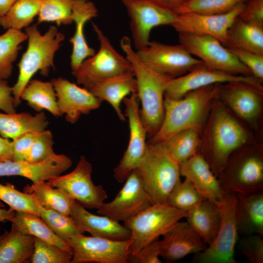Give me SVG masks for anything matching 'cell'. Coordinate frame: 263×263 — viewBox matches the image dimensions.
<instances>
[{"mask_svg":"<svg viewBox=\"0 0 263 263\" xmlns=\"http://www.w3.org/2000/svg\"><path fill=\"white\" fill-rule=\"evenodd\" d=\"M209 116L201 139L200 153L218 177L230 155L245 146L249 140L245 129L222 104L217 98L213 100Z\"/></svg>","mask_w":263,"mask_h":263,"instance_id":"1","label":"cell"},{"mask_svg":"<svg viewBox=\"0 0 263 263\" xmlns=\"http://www.w3.org/2000/svg\"><path fill=\"white\" fill-rule=\"evenodd\" d=\"M216 84L192 91L179 99L164 97V116L148 143H163L175 134L190 128L202 129L217 96Z\"/></svg>","mask_w":263,"mask_h":263,"instance_id":"2","label":"cell"},{"mask_svg":"<svg viewBox=\"0 0 263 263\" xmlns=\"http://www.w3.org/2000/svg\"><path fill=\"white\" fill-rule=\"evenodd\" d=\"M121 47L130 62L137 85V94L141 104L140 117L150 138L158 130L164 116V97L166 86L172 77L157 72L144 64L131 45L123 37Z\"/></svg>","mask_w":263,"mask_h":263,"instance_id":"3","label":"cell"},{"mask_svg":"<svg viewBox=\"0 0 263 263\" xmlns=\"http://www.w3.org/2000/svg\"><path fill=\"white\" fill-rule=\"evenodd\" d=\"M28 37V46L18 64L19 74L12 87L15 106L21 103L20 95L33 76L38 71L44 76L55 68L54 56L65 39L56 26H50L47 31L41 34L37 24L25 28Z\"/></svg>","mask_w":263,"mask_h":263,"instance_id":"4","label":"cell"},{"mask_svg":"<svg viewBox=\"0 0 263 263\" xmlns=\"http://www.w3.org/2000/svg\"><path fill=\"white\" fill-rule=\"evenodd\" d=\"M153 204L167 203L168 196L180 181V165L163 144L148 143L146 153L136 169Z\"/></svg>","mask_w":263,"mask_h":263,"instance_id":"5","label":"cell"},{"mask_svg":"<svg viewBox=\"0 0 263 263\" xmlns=\"http://www.w3.org/2000/svg\"><path fill=\"white\" fill-rule=\"evenodd\" d=\"M243 147L230 155L218 177L220 186L226 194L246 195L263 191L262 150L258 147Z\"/></svg>","mask_w":263,"mask_h":263,"instance_id":"6","label":"cell"},{"mask_svg":"<svg viewBox=\"0 0 263 263\" xmlns=\"http://www.w3.org/2000/svg\"><path fill=\"white\" fill-rule=\"evenodd\" d=\"M93 28L99 43L98 51L85 59L72 72L77 83L90 91L96 84L116 76L133 74L129 60L114 48L101 29L93 23Z\"/></svg>","mask_w":263,"mask_h":263,"instance_id":"7","label":"cell"},{"mask_svg":"<svg viewBox=\"0 0 263 263\" xmlns=\"http://www.w3.org/2000/svg\"><path fill=\"white\" fill-rule=\"evenodd\" d=\"M187 216V212L167 203H156L124 221L123 225L131 233L129 254L163 236Z\"/></svg>","mask_w":263,"mask_h":263,"instance_id":"8","label":"cell"},{"mask_svg":"<svg viewBox=\"0 0 263 263\" xmlns=\"http://www.w3.org/2000/svg\"><path fill=\"white\" fill-rule=\"evenodd\" d=\"M237 194H226L219 207L221 223L212 242L206 248L195 254L193 261L199 263H237L235 249L238 239L236 218Z\"/></svg>","mask_w":263,"mask_h":263,"instance_id":"9","label":"cell"},{"mask_svg":"<svg viewBox=\"0 0 263 263\" xmlns=\"http://www.w3.org/2000/svg\"><path fill=\"white\" fill-rule=\"evenodd\" d=\"M178 38L180 44L192 56L199 57L207 67L233 75H252L235 55L215 38L179 33Z\"/></svg>","mask_w":263,"mask_h":263,"instance_id":"10","label":"cell"},{"mask_svg":"<svg viewBox=\"0 0 263 263\" xmlns=\"http://www.w3.org/2000/svg\"><path fill=\"white\" fill-rule=\"evenodd\" d=\"M130 19V27L136 51L143 49L150 42V34L155 27L170 25L178 14L152 0H122Z\"/></svg>","mask_w":263,"mask_h":263,"instance_id":"11","label":"cell"},{"mask_svg":"<svg viewBox=\"0 0 263 263\" xmlns=\"http://www.w3.org/2000/svg\"><path fill=\"white\" fill-rule=\"evenodd\" d=\"M92 164L81 155L75 169L64 175H60L47 181L52 187L62 190L70 198L84 207L98 209L108 196L101 185L92 181Z\"/></svg>","mask_w":263,"mask_h":263,"instance_id":"12","label":"cell"},{"mask_svg":"<svg viewBox=\"0 0 263 263\" xmlns=\"http://www.w3.org/2000/svg\"><path fill=\"white\" fill-rule=\"evenodd\" d=\"M136 53L147 66L172 78L181 76L203 63L181 44L169 45L150 41L147 46Z\"/></svg>","mask_w":263,"mask_h":263,"instance_id":"13","label":"cell"},{"mask_svg":"<svg viewBox=\"0 0 263 263\" xmlns=\"http://www.w3.org/2000/svg\"><path fill=\"white\" fill-rule=\"evenodd\" d=\"M125 115L128 118L130 137L128 147L119 163L113 169V176L118 183H123L137 169L146 153L148 143L147 131L140 115L139 100L137 92L125 97Z\"/></svg>","mask_w":263,"mask_h":263,"instance_id":"14","label":"cell"},{"mask_svg":"<svg viewBox=\"0 0 263 263\" xmlns=\"http://www.w3.org/2000/svg\"><path fill=\"white\" fill-rule=\"evenodd\" d=\"M71 247V263H128L130 240L115 241L83 234L67 242Z\"/></svg>","mask_w":263,"mask_h":263,"instance_id":"15","label":"cell"},{"mask_svg":"<svg viewBox=\"0 0 263 263\" xmlns=\"http://www.w3.org/2000/svg\"><path fill=\"white\" fill-rule=\"evenodd\" d=\"M262 81L253 75H233L208 68L203 63L181 76L171 78L166 86L165 96L179 99L202 87L232 82H244L263 88Z\"/></svg>","mask_w":263,"mask_h":263,"instance_id":"16","label":"cell"},{"mask_svg":"<svg viewBox=\"0 0 263 263\" xmlns=\"http://www.w3.org/2000/svg\"><path fill=\"white\" fill-rule=\"evenodd\" d=\"M152 205V201L135 169L126 179L115 197L110 202H104L97 209V213L119 222H124Z\"/></svg>","mask_w":263,"mask_h":263,"instance_id":"17","label":"cell"},{"mask_svg":"<svg viewBox=\"0 0 263 263\" xmlns=\"http://www.w3.org/2000/svg\"><path fill=\"white\" fill-rule=\"evenodd\" d=\"M238 4L231 11L221 14H202L187 12L178 14L171 26L179 33L208 35L218 39L225 45L227 32L245 6Z\"/></svg>","mask_w":263,"mask_h":263,"instance_id":"18","label":"cell"},{"mask_svg":"<svg viewBox=\"0 0 263 263\" xmlns=\"http://www.w3.org/2000/svg\"><path fill=\"white\" fill-rule=\"evenodd\" d=\"M216 85L217 97L240 117L253 124L261 112L263 88L244 82Z\"/></svg>","mask_w":263,"mask_h":263,"instance_id":"19","label":"cell"},{"mask_svg":"<svg viewBox=\"0 0 263 263\" xmlns=\"http://www.w3.org/2000/svg\"><path fill=\"white\" fill-rule=\"evenodd\" d=\"M57 98V106L61 116L66 120L76 123L83 114L100 107L102 101L87 89L81 88L62 77L51 80Z\"/></svg>","mask_w":263,"mask_h":263,"instance_id":"20","label":"cell"},{"mask_svg":"<svg viewBox=\"0 0 263 263\" xmlns=\"http://www.w3.org/2000/svg\"><path fill=\"white\" fill-rule=\"evenodd\" d=\"M72 164L67 156L56 154L40 162L7 160L0 162V176H23L33 183L47 181L61 175Z\"/></svg>","mask_w":263,"mask_h":263,"instance_id":"21","label":"cell"},{"mask_svg":"<svg viewBox=\"0 0 263 263\" xmlns=\"http://www.w3.org/2000/svg\"><path fill=\"white\" fill-rule=\"evenodd\" d=\"M160 256L167 263H172L190 254L204 250L207 244L187 221L178 222L163 235Z\"/></svg>","mask_w":263,"mask_h":263,"instance_id":"22","label":"cell"},{"mask_svg":"<svg viewBox=\"0 0 263 263\" xmlns=\"http://www.w3.org/2000/svg\"><path fill=\"white\" fill-rule=\"evenodd\" d=\"M181 175L189 180L206 200L220 207L226 194L208 163L199 152L180 165Z\"/></svg>","mask_w":263,"mask_h":263,"instance_id":"23","label":"cell"},{"mask_svg":"<svg viewBox=\"0 0 263 263\" xmlns=\"http://www.w3.org/2000/svg\"><path fill=\"white\" fill-rule=\"evenodd\" d=\"M70 216L84 232L93 236L115 241L131 238L130 230L123 225L106 216L91 213L76 201L72 206Z\"/></svg>","mask_w":263,"mask_h":263,"instance_id":"24","label":"cell"},{"mask_svg":"<svg viewBox=\"0 0 263 263\" xmlns=\"http://www.w3.org/2000/svg\"><path fill=\"white\" fill-rule=\"evenodd\" d=\"M95 4L89 0H75L73 5L72 19L75 24V32L69 41L73 45L70 65L75 71L86 58L94 55V49L89 46L84 35V28L87 21L98 16Z\"/></svg>","mask_w":263,"mask_h":263,"instance_id":"25","label":"cell"},{"mask_svg":"<svg viewBox=\"0 0 263 263\" xmlns=\"http://www.w3.org/2000/svg\"><path fill=\"white\" fill-rule=\"evenodd\" d=\"M237 194L236 218L238 233L242 236L263 235V192Z\"/></svg>","mask_w":263,"mask_h":263,"instance_id":"26","label":"cell"},{"mask_svg":"<svg viewBox=\"0 0 263 263\" xmlns=\"http://www.w3.org/2000/svg\"><path fill=\"white\" fill-rule=\"evenodd\" d=\"M90 91L102 101L108 102L113 108L119 119L125 121L121 104L130 94L137 92V85L134 74L122 75L103 81Z\"/></svg>","mask_w":263,"mask_h":263,"instance_id":"27","label":"cell"},{"mask_svg":"<svg viewBox=\"0 0 263 263\" xmlns=\"http://www.w3.org/2000/svg\"><path fill=\"white\" fill-rule=\"evenodd\" d=\"M188 223L207 245L214 239L221 223L219 207L205 199L187 212Z\"/></svg>","mask_w":263,"mask_h":263,"instance_id":"28","label":"cell"},{"mask_svg":"<svg viewBox=\"0 0 263 263\" xmlns=\"http://www.w3.org/2000/svg\"><path fill=\"white\" fill-rule=\"evenodd\" d=\"M49 121L44 112L34 115L29 113H0V135L14 139L29 132H40L46 130Z\"/></svg>","mask_w":263,"mask_h":263,"instance_id":"29","label":"cell"},{"mask_svg":"<svg viewBox=\"0 0 263 263\" xmlns=\"http://www.w3.org/2000/svg\"><path fill=\"white\" fill-rule=\"evenodd\" d=\"M224 46L263 55V27L238 17L227 32Z\"/></svg>","mask_w":263,"mask_h":263,"instance_id":"30","label":"cell"},{"mask_svg":"<svg viewBox=\"0 0 263 263\" xmlns=\"http://www.w3.org/2000/svg\"><path fill=\"white\" fill-rule=\"evenodd\" d=\"M35 237L14 228L0 236V263H21L30 259Z\"/></svg>","mask_w":263,"mask_h":263,"instance_id":"31","label":"cell"},{"mask_svg":"<svg viewBox=\"0 0 263 263\" xmlns=\"http://www.w3.org/2000/svg\"><path fill=\"white\" fill-rule=\"evenodd\" d=\"M12 227L28 235L55 244L72 254L71 247L59 239L39 216L31 213L16 211L14 216L8 220Z\"/></svg>","mask_w":263,"mask_h":263,"instance_id":"32","label":"cell"},{"mask_svg":"<svg viewBox=\"0 0 263 263\" xmlns=\"http://www.w3.org/2000/svg\"><path fill=\"white\" fill-rule=\"evenodd\" d=\"M20 99L26 101L27 104L38 113L45 110L55 117L61 116L51 81L31 80L22 91Z\"/></svg>","mask_w":263,"mask_h":263,"instance_id":"33","label":"cell"},{"mask_svg":"<svg viewBox=\"0 0 263 263\" xmlns=\"http://www.w3.org/2000/svg\"><path fill=\"white\" fill-rule=\"evenodd\" d=\"M24 192L32 194L40 208L50 209L70 215L75 200L61 189L52 187L47 181L33 183L24 188Z\"/></svg>","mask_w":263,"mask_h":263,"instance_id":"34","label":"cell"},{"mask_svg":"<svg viewBox=\"0 0 263 263\" xmlns=\"http://www.w3.org/2000/svg\"><path fill=\"white\" fill-rule=\"evenodd\" d=\"M201 131L198 128L186 129L175 134L161 144L180 165L198 152Z\"/></svg>","mask_w":263,"mask_h":263,"instance_id":"35","label":"cell"},{"mask_svg":"<svg viewBox=\"0 0 263 263\" xmlns=\"http://www.w3.org/2000/svg\"><path fill=\"white\" fill-rule=\"evenodd\" d=\"M27 38L25 33L13 29L0 36V79L6 80L11 76L20 44Z\"/></svg>","mask_w":263,"mask_h":263,"instance_id":"36","label":"cell"},{"mask_svg":"<svg viewBox=\"0 0 263 263\" xmlns=\"http://www.w3.org/2000/svg\"><path fill=\"white\" fill-rule=\"evenodd\" d=\"M41 0H17L7 13L0 19L4 29L21 30L29 26L38 15Z\"/></svg>","mask_w":263,"mask_h":263,"instance_id":"37","label":"cell"},{"mask_svg":"<svg viewBox=\"0 0 263 263\" xmlns=\"http://www.w3.org/2000/svg\"><path fill=\"white\" fill-rule=\"evenodd\" d=\"M39 216L55 234L66 243L73 236L85 233L70 215L40 208Z\"/></svg>","mask_w":263,"mask_h":263,"instance_id":"38","label":"cell"},{"mask_svg":"<svg viewBox=\"0 0 263 263\" xmlns=\"http://www.w3.org/2000/svg\"><path fill=\"white\" fill-rule=\"evenodd\" d=\"M75 0H41L38 22H55L58 26L73 22L72 12Z\"/></svg>","mask_w":263,"mask_h":263,"instance_id":"39","label":"cell"},{"mask_svg":"<svg viewBox=\"0 0 263 263\" xmlns=\"http://www.w3.org/2000/svg\"><path fill=\"white\" fill-rule=\"evenodd\" d=\"M0 200L15 211L26 212L39 216L40 207L33 195L19 191L12 184L0 183Z\"/></svg>","mask_w":263,"mask_h":263,"instance_id":"40","label":"cell"},{"mask_svg":"<svg viewBox=\"0 0 263 263\" xmlns=\"http://www.w3.org/2000/svg\"><path fill=\"white\" fill-rule=\"evenodd\" d=\"M205 200L193 184L185 178L180 181L169 193L167 203L187 212Z\"/></svg>","mask_w":263,"mask_h":263,"instance_id":"41","label":"cell"},{"mask_svg":"<svg viewBox=\"0 0 263 263\" xmlns=\"http://www.w3.org/2000/svg\"><path fill=\"white\" fill-rule=\"evenodd\" d=\"M248 0H188L175 12L177 14L192 12L202 14L227 13L238 4Z\"/></svg>","mask_w":263,"mask_h":263,"instance_id":"42","label":"cell"},{"mask_svg":"<svg viewBox=\"0 0 263 263\" xmlns=\"http://www.w3.org/2000/svg\"><path fill=\"white\" fill-rule=\"evenodd\" d=\"M72 254L55 244L35 238L32 263H70Z\"/></svg>","mask_w":263,"mask_h":263,"instance_id":"43","label":"cell"},{"mask_svg":"<svg viewBox=\"0 0 263 263\" xmlns=\"http://www.w3.org/2000/svg\"><path fill=\"white\" fill-rule=\"evenodd\" d=\"M53 136L50 131L40 132L34 142L26 161L30 162L43 161L56 153L53 150Z\"/></svg>","mask_w":263,"mask_h":263,"instance_id":"44","label":"cell"},{"mask_svg":"<svg viewBox=\"0 0 263 263\" xmlns=\"http://www.w3.org/2000/svg\"><path fill=\"white\" fill-rule=\"evenodd\" d=\"M259 234H251L238 238L239 252L251 263H263V239Z\"/></svg>","mask_w":263,"mask_h":263,"instance_id":"45","label":"cell"},{"mask_svg":"<svg viewBox=\"0 0 263 263\" xmlns=\"http://www.w3.org/2000/svg\"><path fill=\"white\" fill-rule=\"evenodd\" d=\"M228 49L235 55L241 63L250 70L252 75L263 81V55L244 50Z\"/></svg>","mask_w":263,"mask_h":263,"instance_id":"46","label":"cell"},{"mask_svg":"<svg viewBox=\"0 0 263 263\" xmlns=\"http://www.w3.org/2000/svg\"><path fill=\"white\" fill-rule=\"evenodd\" d=\"M160 242L156 239L133 254H129L128 263H161Z\"/></svg>","mask_w":263,"mask_h":263,"instance_id":"47","label":"cell"},{"mask_svg":"<svg viewBox=\"0 0 263 263\" xmlns=\"http://www.w3.org/2000/svg\"><path fill=\"white\" fill-rule=\"evenodd\" d=\"M40 132H27L13 139V161H26L31 147Z\"/></svg>","mask_w":263,"mask_h":263,"instance_id":"48","label":"cell"},{"mask_svg":"<svg viewBox=\"0 0 263 263\" xmlns=\"http://www.w3.org/2000/svg\"><path fill=\"white\" fill-rule=\"evenodd\" d=\"M238 18L248 23L263 27V0H248Z\"/></svg>","mask_w":263,"mask_h":263,"instance_id":"49","label":"cell"},{"mask_svg":"<svg viewBox=\"0 0 263 263\" xmlns=\"http://www.w3.org/2000/svg\"><path fill=\"white\" fill-rule=\"evenodd\" d=\"M12 88L5 79H0V110L7 113H16Z\"/></svg>","mask_w":263,"mask_h":263,"instance_id":"50","label":"cell"},{"mask_svg":"<svg viewBox=\"0 0 263 263\" xmlns=\"http://www.w3.org/2000/svg\"><path fill=\"white\" fill-rule=\"evenodd\" d=\"M13 160L12 141L0 136V162Z\"/></svg>","mask_w":263,"mask_h":263,"instance_id":"51","label":"cell"},{"mask_svg":"<svg viewBox=\"0 0 263 263\" xmlns=\"http://www.w3.org/2000/svg\"><path fill=\"white\" fill-rule=\"evenodd\" d=\"M159 5L168 9L175 11L188 0H152Z\"/></svg>","mask_w":263,"mask_h":263,"instance_id":"52","label":"cell"},{"mask_svg":"<svg viewBox=\"0 0 263 263\" xmlns=\"http://www.w3.org/2000/svg\"><path fill=\"white\" fill-rule=\"evenodd\" d=\"M17 0H0V19L9 11Z\"/></svg>","mask_w":263,"mask_h":263,"instance_id":"53","label":"cell"},{"mask_svg":"<svg viewBox=\"0 0 263 263\" xmlns=\"http://www.w3.org/2000/svg\"><path fill=\"white\" fill-rule=\"evenodd\" d=\"M4 207V205L0 202V222L5 220L8 221L9 219L14 216L16 213L15 210L11 208L6 209L2 208Z\"/></svg>","mask_w":263,"mask_h":263,"instance_id":"54","label":"cell"}]
</instances>
